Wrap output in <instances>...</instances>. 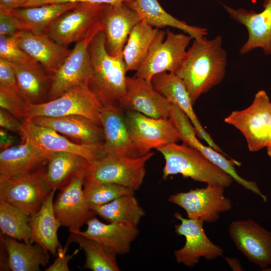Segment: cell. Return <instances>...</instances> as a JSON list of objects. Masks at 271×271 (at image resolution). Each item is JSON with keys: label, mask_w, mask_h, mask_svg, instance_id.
Here are the masks:
<instances>
[{"label": "cell", "mask_w": 271, "mask_h": 271, "mask_svg": "<svg viewBox=\"0 0 271 271\" xmlns=\"http://www.w3.org/2000/svg\"><path fill=\"white\" fill-rule=\"evenodd\" d=\"M227 53L217 35L194 39L176 74L184 83L194 104L203 94L220 83L225 75Z\"/></svg>", "instance_id": "1"}, {"label": "cell", "mask_w": 271, "mask_h": 271, "mask_svg": "<svg viewBox=\"0 0 271 271\" xmlns=\"http://www.w3.org/2000/svg\"><path fill=\"white\" fill-rule=\"evenodd\" d=\"M105 42L104 34L101 31L93 37L89 44L92 74L88 86L102 106H119L123 108L127 72L125 64L122 55L112 56L108 53Z\"/></svg>", "instance_id": "2"}, {"label": "cell", "mask_w": 271, "mask_h": 271, "mask_svg": "<svg viewBox=\"0 0 271 271\" xmlns=\"http://www.w3.org/2000/svg\"><path fill=\"white\" fill-rule=\"evenodd\" d=\"M165 161L163 179L181 174L207 185H219L229 187L233 178L211 162L198 150L184 143H172L157 149Z\"/></svg>", "instance_id": "3"}, {"label": "cell", "mask_w": 271, "mask_h": 271, "mask_svg": "<svg viewBox=\"0 0 271 271\" xmlns=\"http://www.w3.org/2000/svg\"><path fill=\"white\" fill-rule=\"evenodd\" d=\"M154 154L151 152L139 157L104 156L89 163L84 183H113L135 192L144 182L146 163Z\"/></svg>", "instance_id": "4"}, {"label": "cell", "mask_w": 271, "mask_h": 271, "mask_svg": "<svg viewBox=\"0 0 271 271\" xmlns=\"http://www.w3.org/2000/svg\"><path fill=\"white\" fill-rule=\"evenodd\" d=\"M107 5L79 3L58 18L45 33L63 46L76 43L91 34L103 31L101 21Z\"/></svg>", "instance_id": "5"}, {"label": "cell", "mask_w": 271, "mask_h": 271, "mask_svg": "<svg viewBox=\"0 0 271 271\" xmlns=\"http://www.w3.org/2000/svg\"><path fill=\"white\" fill-rule=\"evenodd\" d=\"M192 39L186 33H175L169 29L159 30L147 58L134 76L151 82L153 77L158 74H175Z\"/></svg>", "instance_id": "6"}, {"label": "cell", "mask_w": 271, "mask_h": 271, "mask_svg": "<svg viewBox=\"0 0 271 271\" xmlns=\"http://www.w3.org/2000/svg\"><path fill=\"white\" fill-rule=\"evenodd\" d=\"M101 107L88 85L81 84L72 87L54 99L39 104L29 103L24 119L79 115L101 126L100 118Z\"/></svg>", "instance_id": "7"}, {"label": "cell", "mask_w": 271, "mask_h": 271, "mask_svg": "<svg viewBox=\"0 0 271 271\" xmlns=\"http://www.w3.org/2000/svg\"><path fill=\"white\" fill-rule=\"evenodd\" d=\"M47 165L30 173L0 181V200L20 208L30 216L37 212L52 189Z\"/></svg>", "instance_id": "8"}, {"label": "cell", "mask_w": 271, "mask_h": 271, "mask_svg": "<svg viewBox=\"0 0 271 271\" xmlns=\"http://www.w3.org/2000/svg\"><path fill=\"white\" fill-rule=\"evenodd\" d=\"M271 113V101L266 91L260 90L251 104L245 109L232 111L224 122L238 129L244 137L250 152L266 148Z\"/></svg>", "instance_id": "9"}, {"label": "cell", "mask_w": 271, "mask_h": 271, "mask_svg": "<svg viewBox=\"0 0 271 271\" xmlns=\"http://www.w3.org/2000/svg\"><path fill=\"white\" fill-rule=\"evenodd\" d=\"M224 189L217 184L207 185L172 194L168 201L183 208L189 218L213 223L232 207L231 200L224 196Z\"/></svg>", "instance_id": "10"}, {"label": "cell", "mask_w": 271, "mask_h": 271, "mask_svg": "<svg viewBox=\"0 0 271 271\" xmlns=\"http://www.w3.org/2000/svg\"><path fill=\"white\" fill-rule=\"evenodd\" d=\"M169 118L184 144L198 150L211 162L229 174L237 184L258 195L264 202H266L267 197L260 191L256 182L246 180L237 173L234 166H240L239 162L229 158L210 146H206L201 143L190 120L177 106L172 104Z\"/></svg>", "instance_id": "11"}, {"label": "cell", "mask_w": 271, "mask_h": 271, "mask_svg": "<svg viewBox=\"0 0 271 271\" xmlns=\"http://www.w3.org/2000/svg\"><path fill=\"white\" fill-rule=\"evenodd\" d=\"M126 122L139 157L181 141L178 132L168 118H154L138 112L126 110Z\"/></svg>", "instance_id": "12"}, {"label": "cell", "mask_w": 271, "mask_h": 271, "mask_svg": "<svg viewBox=\"0 0 271 271\" xmlns=\"http://www.w3.org/2000/svg\"><path fill=\"white\" fill-rule=\"evenodd\" d=\"M174 217L180 221L175 225L176 233L186 239L184 245L174 251L178 263L192 267L201 257L211 260L223 256L222 248L212 242L206 235L203 220L184 218L178 212L174 213Z\"/></svg>", "instance_id": "13"}, {"label": "cell", "mask_w": 271, "mask_h": 271, "mask_svg": "<svg viewBox=\"0 0 271 271\" xmlns=\"http://www.w3.org/2000/svg\"><path fill=\"white\" fill-rule=\"evenodd\" d=\"M87 169L79 173L60 189L54 201V211L57 219L61 226L68 227L70 232L80 230L84 224L96 215L84 194Z\"/></svg>", "instance_id": "14"}, {"label": "cell", "mask_w": 271, "mask_h": 271, "mask_svg": "<svg viewBox=\"0 0 271 271\" xmlns=\"http://www.w3.org/2000/svg\"><path fill=\"white\" fill-rule=\"evenodd\" d=\"M97 33L75 43L63 63L53 74L47 101L59 97L75 86L88 84L92 74L88 46Z\"/></svg>", "instance_id": "15"}, {"label": "cell", "mask_w": 271, "mask_h": 271, "mask_svg": "<svg viewBox=\"0 0 271 271\" xmlns=\"http://www.w3.org/2000/svg\"><path fill=\"white\" fill-rule=\"evenodd\" d=\"M228 232L236 248L261 269L271 265V232L251 219L233 221Z\"/></svg>", "instance_id": "16"}, {"label": "cell", "mask_w": 271, "mask_h": 271, "mask_svg": "<svg viewBox=\"0 0 271 271\" xmlns=\"http://www.w3.org/2000/svg\"><path fill=\"white\" fill-rule=\"evenodd\" d=\"M23 121L22 140L28 139L44 151L69 152L85 158L89 163L105 156L103 144L84 145L75 143L52 128L34 122L29 119Z\"/></svg>", "instance_id": "17"}, {"label": "cell", "mask_w": 271, "mask_h": 271, "mask_svg": "<svg viewBox=\"0 0 271 271\" xmlns=\"http://www.w3.org/2000/svg\"><path fill=\"white\" fill-rule=\"evenodd\" d=\"M222 6L230 18L243 25L247 31L248 38L240 48V54L261 48L265 55L271 56V0H264L263 9L260 13Z\"/></svg>", "instance_id": "18"}, {"label": "cell", "mask_w": 271, "mask_h": 271, "mask_svg": "<svg viewBox=\"0 0 271 271\" xmlns=\"http://www.w3.org/2000/svg\"><path fill=\"white\" fill-rule=\"evenodd\" d=\"M151 83L159 92L185 113L194 126L198 137L218 152L231 158L215 143L202 125L193 109L190 94L180 78L175 74L163 72L153 76Z\"/></svg>", "instance_id": "19"}, {"label": "cell", "mask_w": 271, "mask_h": 271, "mask_svg": "<svg viewBox=\"0 0 271 271\" xmlns=\"http://www.w3.org/2000/svg\"><path fill=\"white\" fill-rule=\"evenodd\" d=\"M87 228L70 231L90 238L116 255L128 253L131 243L140 233L138 226L132 224L112 222L105 223L95 216L86 223Z\"/></svg>", "instance_id": "20"}, {"label": "cell", "mask_w": 271, "mask_h": 271, "mask_svg": "<svg viewBox=\"0 0 271 271\" xmlns=\"http://www.w3.org/2000/svg\"><path fill=\"white\" fill-rule=\"evenodd\" d=\"M119 106H102L100 112L104 135L105 156L139 157L132 141L125 112Z\"/></svg>", "instance_id": "21"}, {"label": "cell", "mask_w": 271, "mask_h": 271, "mask_svg": "<svg viewBox=\"0 0 271 271\" xmlns=\"http://www.w3.org/2000/svg\"><path fill=\"white\" fill-rule=\"evenodd\" d=\"M123 108L154 118H168L172 103L152 85L137 77H126Z\"/></svg>", "instance_id": "22"}, {"label": "cell", "mask_w": 271, "mask_h": 271, "mask_svg": "<svg viewBox=\"0 0 271 271\" xmlns=\"http://www.w3.org/2000/svg\"><path fill=\"white\" fill-rule=\"evenodd\" d=\"M51 153L28 139L0 153V181L27 174L47 165Z\"/></svg>", "instance_id": "23"}, {"label": "cell", "mask_w": 271, "mask_h": 271, "mask_svg": "<svg viewBox=\"0 0 271 271\" xmlns=\"http://www.w3.org/2000/svg\"><path fill=\"white\" fill-rule=\"evenodd\" d=\"M15 37L19 47L52 74L60 68L71 51L45 33L20 30Z\"/></svg>", "instance_id": "24"}, {"label": "cell", "mask_w": 271, "mask_h": 271, "mask_svg": "<svg viewBox=\"0 0 271 271\" xmlns=\"http://www.w3.org/2000/svg\"><path fill=\"white\" fill-rule=\"evenodd\" d=\"M142 21L138 14L125 3L108 5L102 18L107 52L112 56L122 55L129 35Z\"/></svg>", "instance_id": "25"}, {"label": "cell", "mask_w": 271, "mask_h": 271, "mask_svg": "<svg viewBox=\"0 0 271 271\" xmlns=\"http://www.w3.org/2000/svg\"><path fill=\"white\" fill-rule=\"evenodd\" d=\"M29 119L52 128L77 144L97 145L102 144L104 141L102 127L83 116H40Z\"/></svg>", "instance_id": "26"}, {"label": "cell", "mask_w": 271, "mask_h": 271, "mask_svg": "<svg viewBox=\"0 0 271 271\" xmlns=\"http://www.w3.org/2000/svg\"><path fill=\"white\" fill-rule=\"evenodd\" d=\"M56 190L52 189L40 209L30 216L31 243H38L53 256L57 255L61 247L58 237L61 225L54 211V197Z\"/></svg>", "instance_id": "27"}, {"label": "cell", "mask_w": 271, "mask_h": 271, "mask_svg": "<svg viewBox=\"0 0 271 271\" xmlns=\"http://www.w3.org/2000/svg\"><path fill=\"white\" fill-rule=\"evenodd\" d=\"M14 70L19 93L31 104L47 101L53 74L39 63L20 65L10 62Z\"/></svg>", "instance_id": "28"}, {"label": "cell", "mask_w": 271, "mask_h": 271, "mask_svg": "<svg viewBox=\"0 0 271 271\" xmlns=\"http://www.w3.org/2000/svg\"><path fill=\"white\" fill-rule=\"evenodd\" d=\"M125 4L135 11L143 21L155 28L170 27L182 31L193 39H199L207 35V29L191 26L167 13L158 0H133Z\"/></svg>", "instance_id": "29"}, {"label": "cell", "mask_w": 271, "mask_h": 271, "mask_svg": "<svg viewBox=\"0 0 271 271\" xmlns=\"http://www.w3.org/2000/svg\"><path fill=\"white\" fill-rule=\"evenodd\" d=\"M2 234L1 242L7 253L9 270L38 271L49 263V252L39 244L27 243Z\"/></svg>", "instance_id": "30"}, {"label": "cell", "mask_w": 271, "mask_h": 271, "mask_svg": "<svg viewBox=\"0 0 271 271\" xmlns=\"http://www.w3.org/2000/svg\"><path fill=\"white\" fill-rule=\"evenodd\" d=\"M79 4L66 3L20 8L8 13L14 18L20 30L45 33L58 18Z\"/></svg>", "instance_id": "31"}, {"label": "cell", "mask_w": 271, "mask_h": 271, "mask_svg": "<svg viewBox=\"0 0 271 271\" xmlns=\"http://www.w3.org/2000/svg\"><path fill=\"white\" fill-rule=\"evenodd\" d=\"M89 162L72 153H52L47 165L46 177L52 189L60 190L81 171L88 168Z\"/></svg>", "instance_id": "32"}, {"label": "cell", "mask_w": 271, "mask_h": 271, "mask_svg": "<svg viewBox=\"0 0 271 271\" xmlns=\"http://www.w3.org/2000/svg\"><path fill=\"white\" fill-rule=\"evenodd\" d=\"M159 30L143 21L131 31L122 52L127 71H136L147 58Z\"/></svg>", "instance_id": "33"}, {"label": "cell", "mask_w": 271, "mask_h": 271, "mask_svg": "<svg viewBox=\"0 0 271 271\" xmlns=\"http://www.w3.org/2000/svg\"><path fill=\"white\" fill-rule=\"evenodd\" d=\"M134 194L125 195L109 203L91 208L96 215L108 222H125L138 226L146 212Z\"/></svg>", "instance_id": "34"}, {"label": "cell", "mask_w": 271, "mask_h": 271, "mask_svg": "<svg viewBox=\"0 0 271 271\" xmlns=\"http://www.w3.org/2000/svg\"><path fill=\"white\" fill-rule=\"evenodd\" d=\"M79 244L85 255L84 268L92 271H119L116 254L96 241L79 234L71 233L68 239Z\"/></svg>", "instance_id": "35"}, {"label": "cell", "mask_w": 271, "mask_h": 271, "mask_svg": "<svg viewBox=\"0 0 271 271\" xmlns=\"http://www.w3.org/2000/svg\"><path fill=\"white\" fill-rule=\"evenodd\" d=\"M30 216L13 204L0 200L2 234L27 243H31Z\"/></svg>", "instance_id": "36"}, {"label": "cell", "mask_w": 271, "mask_h": 271, "mask_svg": "<svg viewBox=\"0 0 271 271\" xmlns=\"http://www.w3.org/2000/svg\"><path fill=\"white\" fill-rule=\"evenodd\" d=\"M83 191L90 207L109 203L125 195L134 194V191L128 188L109 183H84Z\"/></svg>", "instance_id": "37"}, {"label": "cell", "mask_w": 271, "mask_h": 271, "mask_svg": "<svg viewBox=\"0 0 271 271\" xmlns=\"http://www.w3.org/2000/svg\"><path fill=\"white\" fill-rule=\"evenodd\" d=\"M0 58L20 65L39 63L19 47L15 35H0Z\"/></svg>", "instance_id": "38"}, {"label": "cell", "mask_w": 271, "mask_h": 271, "mask_svg": "<svg viewBox=\"0 0 271 271\" xmlns=\"http://www.w3.org/2000/svg\"><path fill=\"white\" fill-rule=\"evenodd\" d=\"M29 103L17 91L0 85V107L17 118H25Z\"/></svg>", "instance_id": "39"}, {"label": "cell", "mask_w": 271, "mask_h": 271, "mask_svg": "<svg viewBox=\"0 0 271 271\" xmlns=\"http://www.w3.org/2000/svg\"><path fill=\"white\" fill-rule=\"evenodd\" d=\"M133 0H29L22 8L39 6L44 5L66 3H86L96 4L118 5L129 3Z\"/></svg>", "instance_id": "40"}, {"label": "cell", "mask_w": 271, "mask_h": 271, "mask_svg": "<svg viewBox=\"0 0 271 271\" xmlns=\"http://www.w3.org/2000/svg\"><path fill=\"white\" fill-rule=\"evenodd\" d=\"M71 242L67 240V243L64 247H60L57 251V257L45 270L46 271H69L68 266L69 260L75 255L79 251V249H76L71 254H66L69 244Z\"/></svg>", "instance_id": "41"}, {"label": "cell", "mask_w": 271, "mask_h": 271, "mask_svg": "<svg viewBox=\"0 0 271 271\" xmlns=\"http://www.w3.org/2000/svg\"><path fill=\"white\" fill-rule=\"evenodd\" d=\"M13 114L7 110L0 109V126L13 133L23 135V121L21 122Z\"/></svg>", "instance_id": "42"}, {"label": "cell", "mask_w": 271, "mask_h": 271, "mask_svg": "<svg viewBox=\"0 0 271 271\" xmlns=\"http://www.w3.org/2000/svg\"><path fill=\"white\" fill-rule=\"evenodd\" d=\"M0 85L19 92L15 73L11 63L2 58H0Z\"/></svg>", "instance_id": "43"}, {"label": "cell", "mask_w": 271, "mask_h": 271, "mask_svg": "<svg viewBox=\"0 0 271 271\" xmlns=\"http://www.w3.org/2000/svg\"><path fill=\"white\" fill-rule=\"evenodd\" d=\"M19 31L13 16L8 12H0V35L14 36Z\"/></svg>", "instance_id": "44"}, {"label": "cell", "mask_w": 271, "mask_h": 271, "mask_svg": "<svg viewBox=\"0 0 271 271\" xmlns=\"http://www.w3.org/2000/svg\"><path fill=\"white\" fill-rule=\"evenodd\" d=\"M19 143L17 137L4 128L0 129V148L3 150L7 149L17 145Z\"/></svg>", "instance_id": "45"}, {"label": "cell", "mask_w": 271, "mask_h": 271, "mask_svg": "<svg viewBox=\"0 0 271 271\" xmlns=\"http://www.w3.org/2000/svg\"><path fill=\"white\" fill-rule=\"evenodd\" d=\"M29 0H0V12H10L22 8Z\"/></svg>", "instance_id": "46"}, {"label": "cell", "mask_w": 271, "mask_h": 271, "mask_svg": "<svg viewBox=\"0 0 271 271\" xmlns=\"http://www.w3.org/2000/svg\"><path fill=\"white\" fill-rule=\"evenodd\" d=\"M225 259L233 270H243L239 261L236 258L225 257Z\"/></svg>", "instance_id": "47"}, {"label": "cell", "mask_w": 271, "mask_h": 271, "mask_svg": "<svg viewBox=\"0 0 271 271\" xmlns=\"http://www.w3.org/2000/svg\"><path fill=\"white\" fill-rule=\"evenodd\" d=\"M265 148L268 156L271 158V113L268 126V140Z\"/></svg>", "instance_id": "48"}]
</instances>
